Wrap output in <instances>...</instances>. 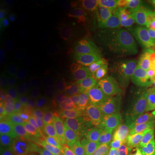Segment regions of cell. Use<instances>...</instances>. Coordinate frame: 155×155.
I'll use <instances>...</instances> for the list:
<instances>
[{
  "mask_svg": "<svg viewBox=\"0 0 155 155\" xmlns=\"http://www.w3.org/2000/svg\"><path fill=\"white\" fill-rule=\"evenodd\" d=\"M124 88L133 90L155 89V70L144 65H137L128 69L122 77Z\"/></svg>",
  "mask_w": 155,
  "mask_h": 155,
  "instance_id": "cell-1",
  "label": "cell"
},
{
  "mask_svg": "<svg viewBox=\"0 0 155 155\" xmlns=\"http://www.w3.org/2000/svg\"><path fill=\"white\" fill-rule=\"evenodd\" d=\"M117 116L121 122L122 129L128 134L138 133L153 127L147 113L132 106H121L118 109Z\"/></svg>",
  "mask_w": 155,
  "mask_h": 155,
  "instance_id": "cell-2",
  "label": "cell"
},
{
  "mask_svg": "<svg viewBox=\"0 0 155 155\" xmlns=\"http://www.w3.org/2000/svg\"><path fill=\"white\" fill-rule=\"evenodd\" d=\"M98 57L101 63L106 67H119L126 60L127 52L121 42L108 41L101 45Z\"/></svg>",
  "mask_w": 155,
  "mask_h": 155,
  "instance_id": "cell-3",
  "label": "cell"
},
{
  "mask_svg": "<svg viewBox=\"0 0 155 155\" xmlns=\"http://www.w3.org/2000/svg\"><path fill=\"white\" fill-rule=\"evenodd\" d=\"M122 96L126 102L137 109L149 111L155 106V89L133 90L124 88Z\"/></svg>",
  "mask_w": 155,
  "mask_h": 155,
  "instance_id": "cell-4",
  "label": "cell"
},
{
  "mask_svg": "<svg viewBox=\"0 0 155 155\" xmlns=\"http://www.w3.org/2000/svg\"><path fill=\"white\" fill-rule=\"evenodd\" d=\"M114 28L127 30L130 38H141L144 33L145 23L137 13H126L116 19Z\"/></svg>",
  "mask_w": 155,
  "mask_h": 155,
  "instance_id": "cell-5",
  "label": "cell"
},
{
  "mask_svg": "<svg viewBox=\"0 0 155 155\" xmlns=\"http://www.w3.org/2000/svg\"><path fill=\"white\" fill-rule=\"evenodd\" d=\"M124 138L133 143L141 150L147 152L155 145V128H147L138 133L128 134Z\"/></svg>",
  "mask_w": 155,
  "mask_h": 155,
  "instance_id": "cell-6",
  "label": "cell"
},
{
  "mask_svg": "<svg viewBox=\"0 0 155 155\" xmlns=\"http://www.w3.org/2000/svg\"><path fill=\"white\" fill-rule=\"evenodd\" d=\"M144 151L141 150L133 143L125 138L112 139L108 147L107 155H137Z\"/></svg>",
  "mask_w": 155,
  "mask_h": 155,
  "instance_id": "cell-7",
  "label": "cell"
},
{
  "mask_svg": "<svg viewBox=\"0 0 155 155\" xmlns=\"http://www.w3.org/2000/svg\"><path fill=\"white\" fill-rule=\"evenodd\" d=\"M111 138L105 131H98L91 136V144L97 154H106Z\"/></svg>",
  "mask_w": 155,
  "mask_h": 155,
  "instance_id": "cell-8",
  "label": "cell"
},
{
  "mask_svg": "<svg viewBox=\"0 0 155 155\" xmlns=\"http://www.w3.org/2000/svg\"><path fill=\"white\" fill-rule=\"evenodd\" d=\"M134 9L140 16L155 19V0H138L134 2Z\"/></svg>",
  "mask_w": 155,
  "mask_h": 155,
  "instance_id": "cell-9",
  "label": "cell"
},
{
  "mask_svg": "<svg viewBox=\"0 0 155 155\" xmlns=\"http://www.w3.org/2000/svg\"><path fill=\"white\" fill-rule=\"evenodd\" d=\"M30 111L24 104L16 106L11 115V121L15 127L25 128L30 119Z\"/></svg>",
  "mask_w": 155,
  "mask_h": 155,
  "instance_id": "cell-10",
  "label": "cell"
},
{
  "mask_svg": "<svg viewBox=\"0 0 155 155\" xmlns=\"http://www.w3.org/2000/svg\"><path fill=\"white\" fill-rule=\"evenodd\" d=\"M99 78L96 73H87L82 75L79 81V87L85 92L92 91L98 86Z\"/></svg>",
  "mask_w": 155,
  "mask_h": 155,
  "instance_id": "cell-11",
  "label": "cell"
},
{
  "mask_svg": "<svg viewBox=\"0 0 155 155\" xmlns=\"http://www.w3.org/2000/svg\"><path fill=\"white\" fill-rule=\"evenodd\" d=\"M50 135L53 140V144L55 147H66L71 142V137L66 132V131L62 129H55L50 131Z\"/></svg>",
  "mask_w": 155,
  "mask_h": 155,
  "instance_id": "cell-12",
  "label": "cell"
},
{
  "mask_svg": "<svg viewBox=\"0 0 155 155\" xmlns=\"http://www.w3.org/2000/svg\"><path fill=\"white\" fill-rule=\"evenodd\" d=\"M0 142L1 147L7 148H12L13 147V129L7 121H4L1 125Z\"/></svg>",
  "mask_w": 155,
  "mask_h": 155,
  "instance_id": "cell-13",
  "label": "cell"
},
{
  "mask_svg": "<svg viewBox=\"0 0 155 155\" xmlns=\"http://www.w3.org/2000/svg\"><path fill=\"white\" fill-rule=\"evenodd\" d=\"M91 136L84 127H78L73 129L71 137L75 145H85L91 144Z\"/></svg>",
  "mask_w": 155,
  "mask_h": 155,
  "instance_id": "cell-14",
  "label": "cell"
},
{
  "mask_svg": "<svg viewBox=\"0 0 155 155\" xmlns=\"http://www.w3.org/2000/svg\"><path fill=\"white\" fill-rule=\"evenodd\" d=\"M45 125V119L41 113H35L30 116L27 124L26 130L30 133H38L42 131Z\"/></svg>",
  "mask_w": 155,
  "mask_h": 155,
  "instance_id": "cell-15",
  "label": "cell"
},
{
  "mask_svg": "<svg viewBox=\"0 0 155 155\" xmlns=\"http://www.w3.org/2000/svg\"><path fill=\"white\" fill-rule=\"evenodd\" d=\"M38 104L44 111H50L55 107V97L50 91H42L41 96L39 98Z\"/></svg>",
  "mask_w": 155,
  "mask_h": 155,
  "instance_id": "cell-16",
  "label": "cell"
},
{
  "mask_svg": "<svg viewBox=\"0 0 155 155\" xmlns=\"http://www.w3.org/2000/svg\"><path fill=\"white\" fill-rule=\"evenodd\" d=\"M23 79V70L20 65H16L12 68L9 75V84L14 88H17L22 83Z\"/></svg>",
  "mask_w": 155,
  "mask_h": 155,
  "instance_id": "cell-17",
  "label": "cell"
},
{
  "mask_svg": "<svg viewBox=\"0 0 155 155\" xmlns=\"http://www.w3.org/2000/svg\"><path fill=\"white\" fill-rule=\"evenodd\" d=\"M97 8L103 15L108 17H116L119 11L113 2L107 1H101L97 3Z\"/></svg>",
  "mask_w": 155,
  "mask_h": 155,
  "instance_id": "cell-18",
  "label": "cell"
},
{
  "mask_svg": "<svg viewBox=\"0 0 155 155\" xmlns=\"http://www.w3.org/2000/svg\"><path fill=\"white\" fill-rule=\"evenodd\" d=\"M42 87L40 83L32 82L28 84L25 88V96L30 101H35L42 94Z\"/></svg>",
  "mask_w": 155,
  "mask_h": 155,
  "instance_id": "cell-19",
  "label": "cell"
},
{
  "mask_svg": "<svg viewBox=\"0 0 155 155\" xmlns=\"http://www.w3.org/2000/svg\"><path fill=\"white\" fill-rule=\"evenodd\" d=\"M28 139V131L25 128L15 127L13 129V147L25 145Z\"/></svg>",
  "mask_w": 155,
  "mask_h": 155,
  "instance_id": "cell-20",
  "label": "cell"
},
{
  "mask_svg": "<svg viewBox=\"0 0 155 155\" xmlns=\"http://www.w3.org/2000/svg\"><path fill=\"white\" fill-rule=\"evenodd\" d=\"M66 68L69 72L72 74H77L81 68V61L78 56L75 55H70L65 58Z\"/></svg>",
  "mask_w": 155,
  "mask_h": 155,
  "instance_id": "cell-21",
  "label": "cell"
},
{
  "mask_svg": "<svg viewBox=\"0 0 155 155\" xmlns=\"http://www.w3.org/2000/svg\"><path fill=\"white\" fill-rule=\"evenodd\" d=\"M16 38L12 30L7 29L0 33V48L2 50L6 49L9 46L12 45L15 42Z\"/></svg>",
  "mask_w": 155,
  "mask_h": 155,
  "instance_id": "cell-22",
  "label": "cell"
},
{
  "mask_svg": "<svg viewBox=\"0 0 155 155\" xmlns=\"http://www.w3.org/2000/svg\"><path fill=\"white\" fill-rule=\"evenodd\" d=\"M10 101V90L8 83L5 81L0 82V105L5 108Z\"/></svg>",
  "mask_w": 155,
  "mask_h": 155,
  "instance_id": "cell-23",
  "label": "cell"
},
{
  "mask_svg": "<svg viewBox=\"0 0 155 155\" xmlns=\"http://www.w3.org/2000/svg\"><path fill=\"white\" fill-rule=\"evenodd\" d=\"M28 148L30 155L45 154V153L44 152L43 147H42L39 138L32 139V140L29 142Z\"/></svg>",
  "mask_w": 155,
  "mask_h": 155,
  "instance_id": "cell-24",
  "label": "cell"
},
{
  "mask_svg": "<svg viewBox=\"0 0 155 155\" xmlns=\"http://www.w3.org/2000/svg\"><path fill=\"white\" fill-rule=\"evenodd\" d=\"M44 27L41 24H37L33 27L32 30L28 35V41L31 44L35 43L38 41L39 39L41 38L42 33H43Z\"/></svg>",
  "mask_w": 155,
  "mask_h": 155,
  "instance_id": "cell-25",
  "label": "cell"
},
{
  "mask_svg": "<svg viewBox=\"0 0 155 155\" xmlns=\"http://www.w3.org/2000/svg\"><path fill=\"white\" fill-rule=\"evenodd\" d=\"M48 58L47 52L43 48H38L34 50L33 53L32 55V61L34 62L36 65H42L46 61Z\"/></svg>",
  "mask_w": 155,
  "mask_h": 155,
  "instance_id": "cell-26",
  "label": "cell"
},
{
  "mask_svg": "<svg viewBox=\"0 0 155 155\" xmlns=\"http://www.w3.org/2000/svg\"><path fill=\"white\" fill-rule=\"evenodd\" d=\"M91 144L76 145L74 148V155H96Z\"/></svg>",
  "mask_w": 155,
  "mask_h": 155,
  "instance_id": "cell-27",
  "label": "cell"
},
{
  "mask_svg": "<svg viewBox=\"0 0 155 155\" xmlns=\"http://www.w3.org/2000/svg\"><path fill=\"white\" fill-rule=\"evenodd\" d=\"M40 143H41L42 147H43L44 152L45 154H47L52 150L53 146V142L52 140L50 134H42L39 137Z\"/></svg>",
  "mask_w": 155,
  "mask_h": 155,
  "instance_id": "cell-28",
  "label": "cell"
},
{
  "mask_svg": "<svg viewBox=\"0 0 155 155\" xmlns=\"http://www.w3.org/2000/svg\"><path fill=\"white\" fill-rule=\"evenodd\" d=\"M12 155H30L28 147L25 145L13 147L11 148Z\"/></svg>",
  "mask_w": 155,
  "mask_h": 155,
  "instance_id": "cell-29",
  "label": "cell"
},
{
  "mask_svg": "<svg viewBox=\"0 0 155 155\" xmlns=\"http://www.w3.org/2000/svg\"><path fill=\"white\" fill-rule=\"evenodd\" d=\"M11 19L9 16L5 15H1L0 16V33L7 30L10 25Z\"/></svg>",
  "mask_w": 155,
  "mask_h": 155,
  "instance_id": "cell-30",
  "label": "cell"
},
{
  "mask_svg": "<svg viewBox=\"0 0 155 155\" xmlns=\"http://www.w3.org/2000/svg\"><path fill=\"white\" fill-rule=\"evenodd\" d=\"M28 32V26L25 22H20L16 25L15 28V33L19 37L24 36Z\"/></svg>",
  "mask_w": 155,
  "mask_h": 155,
  "instance_id": "cell-31",
  "label": "cell"
},
{
  "mask_svg": "<svg viewBox=\"0 0 155 155\" xmlns=\"http://www.w3.org/2000/svg\"><path fill=\"white\" fill-rule=\"evenodd\" d=\"M8 4L12 8L19 9L22 7L25 4V1H23V0H9Z\"/></svg>",
  "mask_w": 155,
  "mask_h": 155,
  "instance_id": "cell-32",
  "label": "cell"
},
{
  "mask_svg": "<svg viewBox=\"0 0 155 155\" xmlns=\"http://www.w3.org/2000/svg\"><path fill=\"white\" fill-rule=\"evenodd\" d=\"M51 155H66V151L63 147H55L53 149Z\"/></svg>",
  "mask_w": 155,
  "mask_h": 155,
  "instance_id": "cell-33",
  "label": "cell"
},
{
  "mask_svg": "<svg viewBox=\"0 0 155 155\" xmlns=\"http://www.w3.org/2000/svg\"><path fill=\"white\" fill-rule=\"evenodd\" d=\"M147 114H148L150 121H152L153 127H155V106H154L149 110L148 112H147Z\"/></svg>",
  "mask_w": 155,
  "mask_h": 155,
  "instance_id": "cell-34",
  "label": "cell"
},
{
  "mask_svg": "<svg viewBox=\"0 0 155 155\" xmlns=\"http://www.w3.org/2000/svg\"><path fill=\"white\" fill-rule=\"evenodd\" d=\"M118 10L121 12H124L129 8V4L127 3H119L117 6Z\"/></svg>",
  "mask_w": 155,
  "mask_h": 155,
  "instance_id": "cell-35",
  "label": "cell"
},
{
  "mask_svg": "<svg viewBox=\"0 0 155 155\" xmlns=\"http://www.w3.org/2000/svg\"><path fill=\"white\" fill-rule=\"evenodd\" d=\"M0 155H12L11 150H9V148H7V147H1Z\"/></svg>",
  "mask_w": 155,
  "mask_h": 155,
  "instance_id": "cell-36",
  "label": "cell"
},
{
  "mask_svg": "<svg viewBox=\"0 0 155 155\" xmlns=\"http://www.w3.org/2000/svg\"><path fill=\"white\" fill-rule=\"evenodd\" d=\"M146 155H155V145L147 151Z\"/></svg>",
  "mask_w": 155,
  "mask_h": 155,
  "instance_id": "cell-37",
  "label": "cell"
},
{
  "mask_svg": "<svg viewBox=\"0 0 155 155\" xmlns=\"http://www.w3.org/2000/svg\"><path fill=\"white\" fill-rule=\"evenodd\" d=\"M137 155H146V152H141Z\"/></svg>",
  "mask_w": 155,
  "mask_h": 155,
  "instance_id": "cell-38",
  "label": "cell"
},
{
  "mask_svg": "<svg viewBox=\"0 0 155 155\" xmlns=\"http://www.w3.org/2000/svg\"><path fill=\"white\" fill-rule=\"evenodd\" d=\"M96 155H107L106 154H97Z\"/></svg>",
  "mask_w": 155,
  "mask_h": 155,
  "instance_id": "cell-39",
  "label": "cell"
},
{
  "mask_svg": "<svg viewBox=\"0 0 155 155\" xmlns=\"http://www.w3.org/2000/svg\"><path fill=\"white\" fill-rule=\"evenodd\" d=\"M154 128H155V127H154Z\"/></svg>",
  "mask_w": 155,
  "mask_h": 155,
  "instance_id": "cell-40",
  "label": "cell"
}]
</instances>
